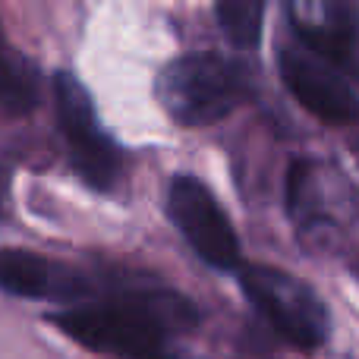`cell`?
<instances>
[{"label": "cell", "instance_id": "6da1fadb", "mask_svg": "<svg viewBox=\"0 0 359 359\" xmlns=\"http://www.w3.org/2000/svg\"><path fill=\"white\" fill-rule=\"evenodd\" d=\"M189 299L170 290H139L111 303L67 306L50 325L76 344L114 359H177L170 337L196 328Z\"/></svg>", "mask_w": 359, "mask_h": 359}, {"label": "cell", "instance_id": "7a4b0ae2", "mask_svg": "<svg viewBox=\"0 0 359 359\" xmlns=\"http://www.w3.org/2000/svg\"><path fill=\"white\" fill-rule=\"evenodd\" d=\"M246 95V76L221 54H186L158 76V98L180 126H211L224 120Z\"/></svg>", "mask_w": 359, "mask_h": 359}, {"label": "cell", "instance_id": "3957f363", "mask_svg": "<svg viewBox=\"0 0 359 359\" xmlns=\"http://www.w3.org/2000/svg\"><path fill=\"white\" fill-rule=\"evenodd\" d=\"M243 293L259 309V316L299 350H318L328 337V309L309 284L274 265L236 268Z\"/></svg>", "mask_w": 359, "mask_h": 359}, {"label": "cell", "instance_id": "277c9868", "mask_svg": "<svg viewBox=\"0 0 359 359\" xmlns=\"http://www.w3.org/2000/svg\"><path fill=\"white\" fill-rule=\"evenodd\" d=\"M54 107L73 168L92 189H111L120 177V151L101 130L92 95L67 69L54 76Z\"/></svg>", "mask_w": 359, "mask_h": 359}, {"label": "cell", "instance_id": "5b68a950", "mask_svg": "<svg viewBox=\"0 0 359 359\" xmlns=\"http://www.w3.org/2000/svg\"><path fill=\"white\" fill-rule=\"evenodd\" d=\"M168 215L196 255L221 271L240 268V240L202 180L180 174L168 186Z\"/></svg>", "mask_w": 359, "mask_h": 359}, {"label": "cell", "instance_id": "8992f818", "mask_svg": "<svg viewBox=\"0 0 359 359\" xmlns=\"http://www.w3.org/2000/svg\"><path fill=\"white\" fill-rule=\"evenodd\" d=\"M280 79L290 88V95L316 114L325 123H356L359 120V98L356 92L344 82V76L331 67L328 60L316 57L312 50L299 44H284L278 54Z\"/></svg>", "mask_w": 359, "mask_h": 359}, {"label": "cell", "instance_id": "52a82bcc", "mask_svg": "<svg viewBox=\"0 0 359 359\" xmlns=\"http://www.w3.org/2000/svg\"><path fill=\"white\" fill-rule=\"evenodd\" d=\"M0 290L25 299L73 303L88 290L76 268L29 249H0Z\"/></svg>", "mask_w": 359, "mask_h": 359}, {"label": "cell", "instance_id": "ba28073f", "mask_svg": "<svg viewBox=\"0 0 359 359\" xmlns=\"http://www.w3.org/2000/svg\"><path fill=\"white\" fill-rule=\"evenodd\" d=\"M297 35L303 38V48L334 67L337 60H347L350 44L356 35L353 10L347 4H328V0H293L287 6Z\"/></svg>", "mask_w": 359, "mask_h": 359}, {"label": "cell", "instance_id": "9c48e42d", "mask_svg": "<svg viewBox=\"0 0 359 359\" xmlns=\"http://www.w3.org/2000/svg\"><path fill=\"white\" fill-rule=\"evenodd\" d=\"M38 101V73L25 57L16 54L0 29V111L29 114Z\"/></svg>", "mask_w": 359, "mask_h": 359}, {"label": "cell", "instance_id": "30bf717a", "mask_svg": "<svg viewBox=\"0 0 359 359\" xmlns=\"http://www.w3.org/2000/svg\"><path fill=\"white\" fill-rule=\"evenodd\" d=\"M265 4L262 0H224L217 4V22L236 48H255L262 38Z\"/></svg>", "mask_w": 359, "mask_h": 359}, {"label": "cell", "instance_id": "8fae6325", "mask_svg": "<svg viewBox=\"0 0 359 359\" xmlns=\"http://www.w3.org/2000/svg\"><path fill=\"white\" fill-rule=\"evenodd\" d=\"M0 211H4V192H0Z\"/></svg>", "mask_w": 359, "mask_h": 359}, {"label": "cell", "instance_id": "7c38bea8", "mask_svg": "<svg viewBox=\"0 0 359 359\" xmlns=\"http://www.w3.org/2000/svg\"><path fill=\"white\" fill-rule=\"evenodd\" d=\"M356 274H359V265H356Z\"/></svg>", "mask_w": 359, "mask_h": 359}]
</instances>
